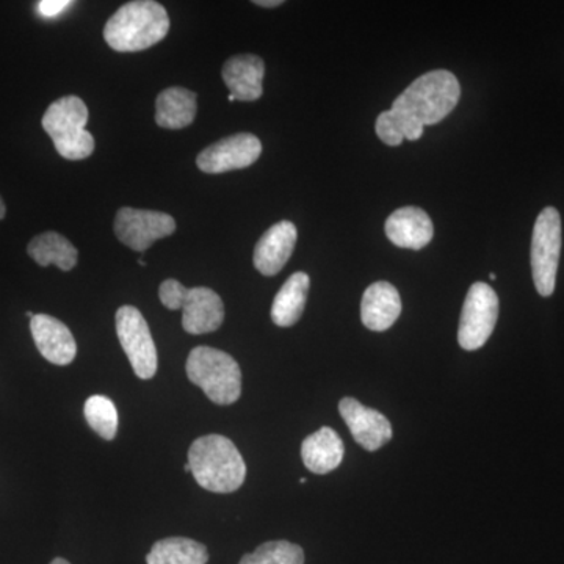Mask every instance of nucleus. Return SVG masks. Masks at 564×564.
Returning <instances> with one entry per match:
<instances>
[{
	"label": "nucleus",
	"mask_w": 564,
	"mask_h": 564,
	"mask_svg": "<svg viewBox=\"0 0 564 564\" xmlns=\"http://www.w3.org/2000/svg\"><path fill=\"white\" fill-rule=\"evenodd\" d=\"M299 231L292 221H280L263 232L261 240L254 248L256 270L263 276H274L284 269L295 250Z\"/></svg>",
	"instance_id": "14"
},
{
	"label": "nucleus",
	"mask_w": 564,
	"mask_h": 564,
	"mask_svg": "<svg viewBox=\"0 0 564 564\" xmlns=\"http://www.w3.org/2000/svg\"><path fill=\"white\" fill-rule=\"evenodd\" d=\"M29 256L41 267L57 265L63 272H69L77 265L76 247L58 232H43L29 243Z\"/></svg>",
	"instance_id": "21"
},
{
	"label": "nucleus",
	"mask_w": 564,
	"mask_h": 564,
	"mask_svg": "<svg viewBox=\"0 0 564 564\" xmlns=\"http://www.w3.org/2000/svg\"><path fill=\"white\" fill-rule=\"evenodd\" d=\"M462 87L451 70L434 69L415 79L392 104V109L377 118L375 131L389 147L404 140L415 141L425 126L437 124L458 106Z\"/></svg>",
	"instance_id": "1"
},
{
	"label": "nucleus",
	"mask_w": 564,
	"mask_h": 564,
	"mask_svg": "<svg viewBox=\"0 0 564 564\" xmlns=\"http://www.w3.org/2000/svg\"><path fill=\"white\" fill-rule=\"evenodd\" d=\"M159 299L166 310L182 311V326L193 336L217 332L225 322V304L209 288L188 289L180 281L166 280L159 289Z\"/></svg>",
	"instance_id": "6"
},
{
	"label": "nucleus",
	"mask_w": 564,
	"mask_h": 564,
	"mask_svg": "<svg viewBox=\"0 0 564 564\" xmlns=\"http://www.w3.org/2000/svg\"><path fill=\"white\" fill-rule=\"evenodd\" d=\"M25 315H28L29 318H33V313H31V311H29V313Z\"/></svg>",
	"instance_id": "30"
},
{
	"label": "nucleus",
	"mask_w": 564,
	"mask_h": 564,
	"mask_svg": "<svg viewBox=\"0 0 564 564\" xmlns=\"http://www.w3.org/2000/svg\"><path fill=\"white\" fill-rule=\"evenodd\" d=\"M169 31L165 7L154 0H135L124 3L107 21L104 40L113 51L139 52L158 44Z\"/></svg>",
	"instance_id": "3"
},
{
	"label": "nucleus",
	"mask_w": 564,
	"mask_h": 564,
	"mask_svg": "<svg viewBox=\"0 0 564 564\" xmlns=\"http://www.w3.org/2000/svg\"><path fill=\"white\" fill-rule=\"evenodd\" d=\"M562 252V217L555 207H545L538 215L532 237V273L534 288L543 296L555 291Z\"/></svg>",
	"instance_id": "7"
},
{
	"label": "nucleus",
	"mask_w": 564,
	"mask_h": 564,
	"mask_svg": "<svg viewBox=\"0 0 564 564\" xmlns=\"http://www.w3.org/2000/svg\"><path fill=\"white\" fill-rule=\"evenodd\" d=\"M85 419L93 432L106 441H113L118 432V411L109 397L93 395L85 402Z\"/></svg>",
	"instance_id": "23"
},
{
	"label": "nucleus",
	"mask_w": 564,
	"mask_h": 564,
	"mask_svg": "<svg viewBox=\"0 0 564 564\" xmlns=\"http://www.w3.org/2000/svg\"><path fill=\"white\" fill-rule=\"evenodd\" d=\"M499 318V296L485 282H475L467 292L462 321H459L458 343L467 351L478 350L488 343Z\"/></svg>",
	"instance_id": "8"
},
{
	"label": "nucleus",
	"mask_w": 564,
	"mask_h": 564,
	"mask_svg": "<svg viewBox=\"0 0 564 564\" xmlns=\"http://www.w3.org/2000/svg\"><path fill=\"white\" fill-rule=\"evenodd\" d=\"M239 564H304V552L300 545L289 541H270L242 556Z\"/></svg>",
	"instance_id": "24"
},
{
	"label": "nucleus",
	"mask_w": 564,
	"mask_h": 564,
	"mask_svg": "<svg viewBox=\"0 0 564 564\" xmlns=\"http://www.w3.org/2000/svg\"><path fill=\"white\" fill-rule=\"evenodd\" d=\"M310 274L293 273L274 296L272 321L281 328H289L302 318L310 293Z\"/></svg>",
	"instance_id": "20"
},
{
	"label": "nucleus",
	"mask_w": 564,
	"mask_h": 564,
	"mask_svg": "<svg viewBox=\"0 0 564 564\" xmlns=\"http://www.w3.org/2000/svg\"><path fill=\"white\" fill-rule=\"evenodd\" d=\"M262 154V143L252 133H237L210 144L196 158L203 173L220 174L251 166Z\"/></svg>",
	"instance_id": "11"
},
{
	"label": "nucleus",
	"mask_w": 564,
	"mask_h": 564,
	"mask_svg": "<svg viewBox=\"0 0 564 564\" xmlns=\"http://www.w3.org/2000/svg\"><path fill=\"white\" fill-rule=\"evenodd\" d=\"M345 454L344 443L339 434L329 426H323L307 436L302 444V458L304 466L311 473L325 475L343 464Z\"/></svg>",
	"instance_id": "18"
},
{
	"label": "nucleus",
	"mask_w": 564,
	"mask_h": 564,
	"mask_svg": "<svg viewBox=\"0 0 564 564\" xmlns=\"http://www.w3.org/2000/svg\"><path fill=\"white\" fill-rule=\"evenodd\" d=\"M51 564H70L69 562H66L65 558H55L54 562Z\"/></svg>",
	"instance_id": "28"
},
{
	"label": "nucleus",
	"mask_w": 564,
	"mask_h": 564,
	"mask_svg": "<svg viewBox=\"0 0 564 564\" xmlns=\"http://www.w3.org/2000/svg\"><path fill=\"white\" fill-rule=\"evenodd\" d=\"M31 332L44 359L55 366H68L77 355V344L65 323L46 314L33 315Z\"/></svg>",
	"instance_id": "13"
},
{
	"label": "nucleus",
	"mask_w": 564,
	"mask_h": 564,
	"mask_svg": "<svg viewBox=\"0 0 564 564\" xmlns=\"http://www.w3.org/2000/svg\"><path fill=\"white\" fill-rule=\"evenodd\" d=\"M339 413L355 437L366 451H380L392 440V425L380 411L364 406L358 400L347 397L340 400Z\"/></svg>",
	"instance_id": "12"
},
{
	"label": "nucleus",
	"mask_w": 564,
	"mask_h": 564,
	"mask_svg": "<svg viewBox=\"0 0 564 564\" xmlns=\"http://www.w3.org/2000/svg\"><path fill=\"white\" fill-rule=\"evenodd\" d=\"M115 318L118 339L131 361L133 372L141 380H151L158 372L159 359L150 326L140 311L133 306L120 307Z\"/></svg>",
	"instance_id": "9"
},
{
	"label": "nucleus",
	"mask_w": 564,
	"mask_h": 564,
	"mask_svg": "<svg viewBox=\"0 0 564 564\" xmlns=\"http://www.w3.org/2000/svg\"><path fill=\"white\" fill-rule=\"evenodd\" d=\"M6 203H3V199L0 198V220H2L3 217H6Z\"/></svg>",
	"instance_id": "27"
},
{
	"label": "nucleus",
	"mask_w": 564,
	"mask_h": 564,
	"mask_svg": "<svg viewBox=\"0 0 564 564\" xmlns=\"http://www.w3.org/2000/svg\"><path fill=\"white\" fill-rule=\"evenodd\" d=\"M115 234L118 240L133 251L150 250L155 240L165 239L176 231L172 215L158 210L121 207L115 217Z\"/></svg>",
	"instance_id": "10"
},
{
	"label": "nucleus",
	"mask_w": 564,
	"mask_h": 564,
	"mask_svg": "<svg viewBox=\"0 0 564 564\" xmlns=\"http://www.w3.org/2000/svg\"><path fill=\"white\" fill-rule=\"evenodd\" d=\"M87 122V104L77 96H65L51 104L43 117L44 131L58 154L68 161H84L95 151V139L85 129Z\"/></svg>",
	"instance_id": "5"
},
{
	"label": "nucleus",
	"mask_w": 564,
	"mask_h": 564,
	"mask_svg": "<svg viewBox=\"0 0 564 564\" xmlns=\"http://www.w3.org/2000/svg\"><path fill=\"white\" fill-rule=\"evenodd\" d=\"M402 314V299L391 282L378 281L364 292L361 318L370 332H386Z\"/></svg>",
	"instance_id": "17"
},
{
	"label": "nucleus",
	"mask_w": 564,
	"mask_h": 564,
	"mask_svg": "<svg viewBox=\"0 0 564 564\" xmlns=\"http://www.w3.org/2000/svg\"><path fill=\"white\" fill-rule=\"evenodd\" d=\"M386 236L395 247L422 250L433 240L432 218L419 207H402L386 220Z\"/></svg>",
	"instance_id": "16"
},
{
	"label": "nucleus",
	"mask_w": 564,
	"mask_h": 564,
	"mask_svg": "<svg viewBox=\"0 0 564 564\" xmlns=\"http://www.w3.org/2000/svg\"><path fill=\"white\" fill-rule=\"evenodd\" d=\"M221 76L236 101H258L263 93L265 65L258 55H236L223 65Z\"/></svg>",
	"instance_id": "15"
},
{
	"label": "nucleus",
	"mask_w": 564,
	"mask_h": 564,
	"mask_svg": "<svg viewBox=\"0 0 564 564\" xmlns=\"http://www.w3.org/2000/svg\"><path fill=\"white\" fill-rule=\"evenodd\" d=\"M193 477L210 492L237 491L247 477V464L231 440L220 434L198 437L188 451Z\"/></svg>",
	"instance_id": "2"
},
{
	"label": "nucleus",
	"mask_w": 564,
	"mask_h": 564,
	"mask_svg": "<svg viewBox=\"0 0 564 564\" xmlns=\"http://www.w3.org/2000/svg\"><path fill=\"white\" fill-rule=\"evenodd\" d=\"M206 545L191 538L173 536L158 541L147 556L148 564H207Z\"/></svg>",
	"instance_id": "22"
},
{
	"label": "nucleus",
	"mask_w": 564,
	"mask_h": 564,
	"mask_svg": "<svg viewBox=\"0 0 564 564\" xmlns=\"http://www.w3.org/2000/svg\"><path fill=\"white\" fill-rule=\"evenodd\" d=\"M139 263H140V265H141V267H144V265H147V262H144V261H141V259H140Z\"/></svg>",
	"instance_id": "31"
},
{
	"label": "nucleus",
	"mask_w": 564,
	"mask_h": 564,
	"mask_svg": "<svg viewBox=\"0 0 564 564\" xmlns=\"http://www.w3.org/2000/svg\"><path fill=\"white\" fill-rule=\"evenodd\" d=\"M184 470H185V473H187V474H188V473H191V474H192L191 464H188V463H187V464H185V466H184Z\"/></svg>",
	"instance_id": "29"
},
{
	"label": "nucleus",
	"mask_w": 564,
	"mask_h": 564,
	"mask_svg": "<svg viewBox=\"0 0 564 564\" xmlns=\"http://www.w3.org/2000/svg\"><path fill=\"white\" fill-rule=\"evenodd\" d=\"M256 6L265 7V9H273V7L282 6V0H256Z\"/></svg>",
	"instance_id": "26"
},
{
	"label": "nucleus",
	"mask_w": 564,
	"mask_h": 564,
	"mask_svg": "<svg viewBox=\"0 0 564 564\" xmlns=\"http://www.w3.org/2000/svg\"><path fill=\"white\" fill-rule=\"evenodd\" d=\"M188 380L202 388L215 404L228 406L242 393V372L228 352L212 347L193 348L185 364Z\"/></svg>",
	"instance_id": "4"
},
{
	"label": "nucleus",
	"mask_w": 564,
	"mask_h": 564,
	"mask_svg": "<svg viewBox=\"0 0 564 564\" xmlns=\"http://www.w3.org/2000/svg\"><path fill=\"white\" fill-rule=\"evenodd\" d=\"M69 0H43L39 2V11L44 18H54L70 6Z\"/></svg>",
	"instance_id": "25"
},
{
	"label": "nucleus",
	"mask_w": 564,
	"mask_h": 564,
	"mask_svg": "<svg viewBox=\"0 0 564 564\" xmlns=\"http://www.w3.org/2000/svg\"><path fill=\"white\" fill-rule=\"evenodd\" d=\"M196 111V93L182 87L166 88L155 101V122L163 129L180 131L195 121Z\"/></svg>",
	"instance_id": "19"
}]
</instances>
